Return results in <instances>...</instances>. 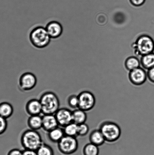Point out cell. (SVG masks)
<instances>
[{"instance_id":"6da1fadb","label":"cell","mask_w":154,"mask_h":155,"mask_svg":"<svg viewBox=\"0 0 154 155\" xmlns=\"http://www.w3.org/2000/svg\"><path fill=\"white\" fill-rule=\"evenodd\" d=\"M29 39L32 45L37 49L46 48L51 40L45 27L42 26L35 27L31 30L29 34Z\"/></svg>"},{"instance_id":"7a4b0ae2","label":"cell","mask_w":154,"mask_h":155,"mask_svg":"<svg viewBox=\"0 0 154 155\" xmlns=\"http://www.w3.org/2000/svg\"><path fill=\"white\" fill-rule=\"evenodd\" d=\"M42 107V114H55L60 109V101L57 95L51 91L43 93L40 97Z\"/></svg>"},{"instance_id":"3957f363","label":"cell","mask_w":154,"mask_h":155,"mask_svg":"<svg viewBox=\"0 0 154 155\" xmlns=\"http://www.w3.org/2000/svg\"><path fill=\"white\" fill-rule=\"evenodd\" d=\"M20 144L24 150L37 151L43 143L40 134L36 130H27L21 135Z\"/></svg>"},{"instance_id":"277c9868","label":"cell","mask_w":154,"mask_h":155,"mask_svg":"<svg viewBox=\"0 0 154 155\" xmlns=\"http://www.w3.org/2000/svg\"><path fill=\"white\" fill-rule=\"evenodd\" d=\"M99 130L103 134L105 142L117 141L121 135V129L118 124L111 121H105L101 124Z\"/></svg>"},{"instance_id":"5b68a950","label":"cell","mask_w":154,"mask_h":155,"mask_svg":"<svg viewBox=\"0 0 154 155\" xmlns=\"http://www.w3.org/2000/svg\"><path fill=\"white\" fill-rule=\"evenodd\" d=\"M136 54L143 56L153 53L154 51V41L150 36L143 35L137 39L133 45Z\"/></svg>"},{"instance_id":"8992f818","label":"cell","mask_w":154,"mask_h":155,"mask_svg":"<svg viewBox=\"0 0 154 155\" xmlns=\"http://www.w3.org/2000/svg\"><path fill=\"white\" fill-rule=\"evenodd\" d=\"M57 147L60 153L65 155H70L76 152L78 147L76 137L64 136L57 143Z\"/></svg>"},{"instance_id":"52a82bcc","label":"cell","mask_w":154,"mask_h":155,"mask_svg":"<svg viewBox=\"0 0 154 155\" xmlns=\"http://www.w3.org/2000/svg\"><path fill=\"white\" fill-rule=\"evenodd\" d=\"M37 78L32 73L26 72L20 75L18 80V87L22 92H27L34 89L37 85Z\"/></svg>"},{"instance_id":"ba28073f","label":"cell","mask_w":154,"mask_h":155,"mask_svg":"<svg viewBox=\"0 0 154 155\" xmlns=\"http://www.w3.org/2000/svg\"><path fill=\"white\" fill-rule=\"evenodd\" d=\"M78 108L87 112L94 107L96 103L95 96L89 91H83L78 95Z\"/></svg>"},{"instance_id":"9c48e42d","label":"cell","mask_w":154,"mask_h":155,"mask_svg":"<svg viewBox=\"0 0 154 155\" xmlns=\"http://www.w3.org/2000/svg\"><path fill=\"white\" fill-rule=\"evenodd\" d=\"M72 111L66 108H61L55 114L59 127H64L72 122Z\"/></svg>"},{"instance_id":"30bf717a","label":"cell","mask_w":154,"mask_h":155,"mask_svg":"<svg viewBox=\"0 0 154 155\" xmlns=\"http://www.w3.org/2000/svg\"><path fill=\"white\" fill-rule=\"evenodd\" d=\"M129 78L132 84L135 86H141L145 83L147 80V73L144 69L139 67L130 71Z\"/></svg>"},{"instance_id":"8fae6325","label":"cell","mask_w":154,"mask_h":155,"mask_svg":"<svg viewBox=\"0 0 154 155\" xmlns=\"http://www.w3.org/2000/svg\"><path fill=\"white\" fill-rule=\"evenodd\" d=\"M45 28L51 39L58 38L63 34L62 25L58 21H50L47 24Z\"/></svg>"},{"instance_id":"7c38bea8","label":"cell","mask_w":154,"mask_h":155,"mask_svg":"<svg viewBox=\"0 0 154 155\" xmlns=\"http://www.w3.org/2000/svg\"><path fill=\"white\" fill-rule=\"evenodd\" d=\"M25 110L29 116L40 115L42 114V107L40 100L32 99L29 100L25 104Z\"/></svg>"},{"instance_id":"4fadbf2b","label":"cell","mask_w":154,"mask_h":155,"mask_svg":"<svg viewBox=\"0 0 154 155\" xmlns=\"http://www.w3.org/2000/svg\"><path fill=\"white\" fill-rule=\"evenodd\" d=\"M42 117V129L48 133L58 127L55 114H45Z\"/></svg>"},{"instance_id":"5bb4252c","label":"cell","mask_w":154,"mask_h":155,"mask_svg":"<svg viewBox=\"0 0 154 155\" xmlns=\"http://www.w3.org/2000/svg\"><path fill=\"white\" fill-rule=\"evenodd\" d=\"M27 124L30 130L37 131L42 129V117L40 115L29 116L27 120Z\"/></svg>"},{"instance_id":"9a60e30c","label":"cell","mask_w":154,"mask_h":155,"mask_svg":"<svg viewBox=\"0 0 154 155\" xmlns=\"http://www.w3.org/2000/svg\"><path fill=\"white\" fill-rule=\"evenodd\" d=\"M89 140L90 143L98 147L103 145L105 142V138L99 129L91 132L89 136Z\"/></svg>"},{"instance_id":"2e32d148","label":"cell","mask_w":154,"mask_h":155,"mask_svg":"<svg viewBox=\"0 0 154 155\" xmlns=\"http://www.w3.org/2000/svg\"><path fill=\"white\" fill-rule=\"evenodd\" d=\"M48 139L54 143H58L65 136L62 127H57L48 133Z\"/></svg>"},{"instance_id":"e0dca14e","label":"cell","mask_w":154,"mask_h":155,"mask_svg":"<svg viewBox=\"0 0 154 155\" xmlns=\"http://www.w3.org/2000/svg\"><path fill=\"white\" fill-rule=\"evenodd\" d=\"M86 112L79 108L72 111V122L79 124L85 123L87 119Z\"/></svg>"},{"instance_id":"ac0fdd59","label":"cell","mask_w":154,"mask_h":155,"mask_svg":"<svg viewBox=\"0 0 154 155\" xmlns=\"http://www.w3.org/2000/svg\"><path fill=\"white\" fill-rule=\"evenodd\" d=\"M13 113V107L10 103L7 102L0 103V116L7 119L11 117Z\"/></svg>"},{"instance_id":"d6986e66","label":"cell","mask_w":154,"mask_h":155,"mask_svg":"<svg viewBox=\"0 0 154 155\" xmlns=\"http://www.w3.org/2000/svg\"><path fill=\"white\" fill-rule=\"evenodd\" d=\"M141 63L143 67L148 70L153 68L154 53H150L142 56L141 58Z\"/></svg>"},{"instance_id":"ffe728a7","label":"cell","mask_w":154,"mask_h":155,"mask_svg":"<svg viewBox=\"0 0 154 155\" xmlns=\"http://www.w3.org/2000/svg\"><path fill=\"white\" fill-rule=\"evenodd\" d=\"M65 136L77 137L78 136V125L74 122L63 127Z\"/></svg>"},{"instance_id":"44dd1931","label":"cell","mask_w":154,"mask_h":155,"mask_svg":"<svg viewBox=\"0 0 154 155\" xmlns=\"http://www.w3.org/2000/svg\"><path fill=\"white\" fill-rule=\"evenodd\" d=\"M125 65L127 69L130 71L139 68L140 62L136 57H131L127 59Z\"/></svg>"},{"instance_id":"7402d4cb","label":"cell","mask_w":154,"mask_h":155,"mask_svg":"<svg viewBox=\"0 0 154 155\" xmlns=\"http://www.w3.org/2000/svg\"><path fill=\"white\" fill-rule=\"evenodd\" d=\"M83 153V155H99V147L90 142L84 146Z\"/></svg>"},{"instance_id":"603a6c76","label":"cell","mask_w":154,"mask_h":155,"mask_svg":"<svg viewBox=\"0 0 154 155\" xmlns=\"http://www.w3.org/2000/svg\"><path fill=\"white\" fill-rule=\"evenodd\" d=\"M37 155H54L53 150L49 145L43 143L36 151Z\"/></svg>"},{"instance_id":"cb8c5ba5","label":"cell","mask_w":154,"mask_h":155,"mask_svg":"<svg viewBox=\"0 0 154 155\" xmlns=\"http://www.w3.org/2000/svg\"><path fill=\"white\" fill-rule=\"evenodd\" d=\"M67 103L69 107L72 109L78 108V95H72L68 97Z\"/></svg>"},{"instance_id":"d4e9b609","label":"cell","mask_w":154,"mask_h":155,"mask_svg":"<svg viewBox=\"0 0 154 155\" xmlns=\"http://www.w3.org/2000/svg\"><path fill=\"white\" fill-rule=\"evenodd\" d=\"M89 127L86 123L78 125V136L84 137L89 133Z\"/></svg>"},{"instance_id":"484cf974","label":"cell","mask_w":154,"mask_h":155,"mask_svg":"<svg viewBox=\"0 0 154 155\" xmlns=\"http://www.w3.org/2000/svg\"><path fill=\"white\" fill-rule=\"evenodd\" d=\"M7 127V119L0 116V135H2L6 131Z\"/></svg>"},{"instance_id":"4316f807","label":"cell","mask_w":154,"mask_h":155,"mask_svg":"<svg viewBox=\"0 0 154 155\" xmlns=\"http://www.w3.org/2000/svg\"><path fill=\"white\" fill-rule=\"evenodd\" d=\"M148 78L150 82L154 83V67L148 70L147 72Z\"/></svg>"},{"instance_id":"83f0119b","label":"cell","mask_w":154,"mask_h":155,"mask_svg":"<svg viewBox=\"0 0 154 155\" xmlns=\"http://www.w3.org/2000/svg\"><path fill=\"white\" fill-rule=\"evenodd\" d=\"M133 5L135 7H140L143 5L145 2L146 0H129Z\"/></svg>"},{"instance_id":"f1b7e54d","label":"cell","mask_w":154,"mask_h":155,"mask_svg":"<svg viewBox=\"0 0 154 155\" xmlns=\"http://www.w3.org/2000/svg\"><path fill=\"white\" fill-rule=\"evenodd\" d=\"M7 155H22V151L19 149H13L8 152Z\"/></svg>"},{"instance_id":"f546056e","label":"cell","mask_w":154,"mask_h":155,"mask_svg":"<svg viewBox=\"0 0 154 155\" xmlns=\"http://www.w3.org/2000/svg\"><path fill=\"white\" fill-rule=\"evenodd\" d=\"M22 155H37L36 151L33 150H24L22 151Z\"/></svg>"}]
</instances>
